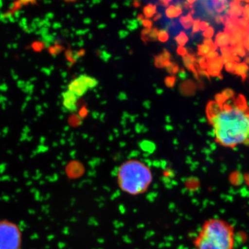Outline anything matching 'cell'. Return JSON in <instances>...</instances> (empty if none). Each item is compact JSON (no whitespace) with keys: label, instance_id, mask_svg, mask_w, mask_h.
<instances>
[{"label":"cell","instance_id":"obj_33","mask_svg":"<svg viewBox=\"0 0 249 249\" xmlns=\"http://www.w3.org/2000/svg\"><path fill=\"white\" fill-rule=\"evenodd\" d=\"M214 20L215 22L217 23V24H220L221 22V16L219 15H217V16H214Z\"/></svg>","mask_w":249,"mask_h":249},{"label":"cell","instance_id":"obj_1","mask_svg":"<svg viewBox=\"0 0 249 249\" xmlns=\"http://www.w3.org/2000/svg\"><path fill=\"white\" fill-rule=\"evenodd\" d=\"M206 116L218 143L231 148L249 145V107L243 95L230 89L218 93L208 104Z\"/></svg>","mask_w":249,"mask_h":249},{"label":"cell","instance_id":"obj_7","mask_svg":"<svg viewBox=\"0 0 249 249\" xmlns=\"http://www.w3.org/2000/svg\"><path fill=\"white\" fill-rule=\"evenodd\" d=\"M208 64V73L213 76H217L220 73L221 70L222 68L223 59L222 58H217L207 62Z\"/></svg>","mask_w":249,"mask_h":249},{"label":"cell","instance_id":"obj_6","mask_svg":"<svg viewBox=\"0 0 249 249\" xmlns=\"http://www.w3.org/2000/svg\"><path fill=\"white\" fill-rule=\"evenodd\" d=\"M67 90L80 98L83 97L85 93L88 92L89 89H88V86L85 85L83 80L81 79V78L78 76L70 82V84L67 86Z\"/></svg>","mask_w":249,"mask_h":249},{"label":"cell","instance_id":"obj_3","mask_svg":"<svg viewBox=\"0 0 249 249\" xmlns=\"http://www.w3.org/2000/svg\"><path fill=\"white\" fill-rule=\"evenodd\" d=\"M152 181L151 170L140 160H127L118 170L117 183L119 189L129 196L143 195L148 191Z\"/></svg>","mask_w":249,"mask_h":249},{"label":"cell","instance_id":"obj_5","mask_svg":"<svg viewBox=\"0 0 249 249\" xmlns=\"http://www.w3.org/2000/svg\"><path fill=\"white\" fill-rule=\"evenodd\" d=\"M62 108L67 112H75L78 110V98L68 90L62 93Z\"/></svg>","mask_w":249,"mask_h":249},{"label":"cell","instance_id":"obj_23","mask_svg":"<svg viewBox=\"0 0 249 249\" xmlns=\"http://www.w3.org/2000/svg\"><path fill=\"white\" fill-rule=\"evenodd\" d=\"M214 34V29L212 27H208L207 29L205 30L203 36H204L206 38H211L213 36Z\"/></svg>","mask_w":249,"mask_h":249},{"label":"cell","instance_id":"obj_28","mask_svg":"<svg viewBox=\"0 0 249 249\" xmlns=\"http://www.w3.org/2000/svg\"><path fill=\"white\" fill-rule=\"evenodd\" d=\"M177 52H178V55H181L183 57L186 55V54H188L186 49L184 47H180V46L178 47Z\"/></svg>","mask_w":249,"mask_h":249},{"label":"cell","instance_id":"obj_21","mask_svg":"<svg viewBox=\"0 0 249 249\" xmlns=\"http://www.w3.org/2000/svg\"><path fill=\"white\" fill-rule=\"evenodd\" d=\"M175 82H176V78L175 76L166 77L165 79V85L170 88H173Z\"/></svg>","mask_w":249,"mask_h":249},{"label":"cell","instance_id":"obj_2","mask_svg":"<svg viewBox=\"0 0 249 249\" xmlns=\"http://www.w3.org/2000/svg\"><path fill=\"white\" fill-rule=\"evenodd\" d=\"M235 243V228L220 218L204 221L193 241L195 249H234Z\"/></svg>","mask_w":249,"mask_h":249},{"label":"cell","instance_id":"obj_34","mask_svg":"<svg viewBox=\"0 0 249 249\" xmlns=\"http://www.w3.org/2000/svg\"><path fill=\"white\" fill-rule=\"evenodd\" d=\"M162 17V15L160 14V13H158V14H157V15H155V17H154V21H157L159 20V19H160Z\"/></svg>","mask_w":249,"mask_h":249},{"label":"cell","instance_id":"obj_20","mask_svg":"<svg viewBox=\"0 0 249 249\" xmlns=\"http://www.w3.org/2000/svg\"><path fill=\"white\" fill-rule=\"evenodd\" d=\"M141 147H142V150H146V151H153L155 149V145L153 142H147V141H144L141 143Z\"/></svg>","mask_w":249,"mask_h":249},{"label":"cell","instance_id":"obj_25","mask_svg":"<svg viewBox=\"0 0 249 249\" xmlns=\"http://www.w3.org/2000/svg\"><path fill=\"white\" fill-rule=\"evenodd\" d=\"M199 24H200V20L199 19L194 20L193 24V34H196V33L199 32V30H200L199 29Z\"/></svg>","mask_w":249,"mask_h":249},{"label":"cell","instance_id":"obj_36","mask_svg":"<svg viewBox=\"0 0 249 249\" xmlns=\"http://www.w3.org/2000/svg\"><path fill=\"white\" fill-rule=\"evenodd\" d=\"M186 2H188L189 4H194L195 2L196 1V0H186Z\"/></svg>","mask_w":249,"mask_h":249},{"label":"cell","instance_id":"obj_32","mask_svg":"<svg viewBox=\"0 0 249 249\" xmlns=\"http://www.w3.org/2000/svg\"><path fill=\"white\" fill-rule=\"evenodd\" d=\"M141 3H142V0H133V4L134 7L138 8L141 6Z\"/></svg>","mask_w":249,"mask_h":249},{"label":"cell","instance_id":"obj_10","mask_svg":"<svg viewBox=\"0 0 249 249\" xmlns=\"http://www.w3.org/2000/svg\"><path fill=\"white\" fill-rule=\"evenodd\" d=\"M183 8L181 6L170 5L169 7L165 10V16L169 19H173L178 17L183 12Z\"/></svg>","mask_w":249,"mask_h":249},{"label":"cell","instance_id":"obj_18","mask_svg":"<svg viewBox=\"0 0 249 249\" xmlns=\"http://www.w3.org/2000/svg\"><path fill=\"white\" fill-rule=\"evenodd\" d=\"M211 51H212L211 47L209 45H205V44L198 46V54L201 56L207 55Z\"/></svg>","mask_w":249,"mask_h":249},{"label":"cell","instance_id":"obj_29","mask_svg":"<svg viewBox=\"0 0 249 249\" xmlns=\"http://www.w3.org/2000/svg\"><path fill=\"white\" fill-rule=\"evenodd\" d=\"M243 16L246 20L248 21L249 22V5H247V6L244 8Z\"/></svg>","mask_w":249,"mask_h":249},{"label":"cell","instance_id":"obj_30","mask_svg":"<svg viewBox=\"0 0 249 249\" xmlns=\"http://www.w3.org/2000/svg\"><path fill=\"white\" fill-rule=\"evenodd\" d=\"M208 27H209V23L205 22V21L200 22V24H199V29L200 30L205 31Z\"/></svg>","mask_w":249,"mask_h":249},{"label":"cell","instance_id":"obj_19","mask_svg":"<svg viewBox=\"0 0 249 249\" xmlns=\"http://www.w3.org/2000/svg\"><path fill=\"white\" fill-rule=\"evenodd\" d=\"M169 39V34L166 30L159 31L158 40L161 42H165Z\"/></svg>","mask_w":249,"mask_h":249},{"label":"cell","instance_id":"obj_9","mask_svg":"<svg viewBox=\"0 0 249 249\" xmlns=\"http://www.w3.org/2000/svg\"><path fill=\"white\" fill-rule=\"evenodd\" d=\"M210 4L213 8L214 11L219 14L224 12L229 8L228 0H211Z\"/></svg>","mask_w":249,"mask_h":249},{"label":"cell","instance_id":"obj_4","mask_svg":"<svg viewBox=\"0 0 249 249\" xmlns=\"http://www.w3.org/2000/svg\"><path fill=\"white\" fill-rule=\"evenodd\" d=\"M22 231L17 223L0 220V249H22Z\"/></svg>","mask_w":249,"mask_h":249},{"label":"cell","instance_id":"obj_13","mask_svg":"<svg viewBox=\"0 0 249 249\" xmlns=\"http://www.w3.org/2000/svg\"><path fill=\"white\" fill-rule=\"evenodd\" d=\"M183 63H184L185 66L187 67L188 70L190 71L194 72L195 73H196V68H195L194 62H196V59L194 56L190 54H186V55L183 57Z\"/></svg>","mask_w":249,"mask_h":249},{"label":"cell","instance_id":"obj_15","mask_svg":"<svg viewBox=\"0 0 249 249\" xmlns=\"http://www.w3.org/2000/svg\"><path fill=\"white\" fill-rule=\"evenodd\" d=\"M157 14V6L149 4L143 8V16L146 18H151Z\"/></svg>","mask_w":249,"mask_h":249},{"label":"cell","instance_id":"obj_22","mask_svg":"<svg viewBox=\"0 0 249 249\" xmlns=\"http://www.w3.org/2000/svg\"><path fill=\"white\" fill-rule=\"evenodd\" d=\"M167 71L169 72L171 74H175V73H178V67L176 64L173 63L172 62L171 64L169 65V66L166 67Z\"/></svg>","mask_w":249,"mask_h":249},{"label":"cell","instance_id":"obj_37","mask_svg":"<svg viewBox=\"0 0 249 249\" xmlns=\"http://www.w3.org/2000/svg\"><path fill=\"white\" fill-rule=\"evenodd\" d=\"M62 1H66V2H74L77 0H62Z\"/></svg>","mask_w":249,"mask_h":249},{"label":"cell","instance_id":"obj_14","mask_svg":"<svg viewBox=\"0 0 249 249\" xmlns=\"http://www.w3.org/2000/svg\"><path fill=\"white\" fill-rule=\"evenodd\" d=\"M180 24H181L183 28L185 29H189L192 27V25L194 22V19H193V16L191 14H188L186 16H182L179 19Z\"/></svg>","mask_w":249,"mask_h":249},{"label":"cell","instance_id":"obj_17","mask_svg":"<svg viewBox=\"0 0 249 249\" xmlns=\"http://www.w3.org/2000/svg\"><path fill=\"white\" fill-rule=\"evenodd\" d=\"M159 30L157 28H151L148 35L145 37L144 42L146 43L147 41H155L158 39Z\"/></svg>","mask_w":249,"mask_h":249},{"label":"cell","instance_id":"obj_35","mask_svg":"<svg viewBox=\"0 0 249 249\" xmlns=\"http://www.w3.org/2000/svg\"><path fill=\"white\" fill-rule=\"evenodd\" d=\"M137 19H138L139 22L142 23V21L144 19L143 15H139L138 18H137Z\"/></svg>","mask_w":249,"mask_h":249},{"label":"cell","instance_id":"obj_31","mask_svg":"<svg viewBox=\"0 0 249 249\" xmlns=\"http://www.w3.org/2000/svg\"><path fill=\"white\" fill-rule=\"evenodd\" d=\"M182 7H184L185 9L188 10L193 9V5L188 4V3L186 2V1H183L182 4Z\"/></svg>","mask_w":249,"mask_h":249},{"label":"cell","instance_id":"obj_16","mask_svg":"<svg viewBox=\"0 0 249 249\" xmlns=\"http://www.w3.org/2000/svg\"><path fill=\"white\" fill-rule=\"evenodd\" d=\"M188 40L189 39H188V36L186 35V33L183 32V31L180 32L179 34L175 37V41L180 47H184L188 42Z\"/></svg>","mask_w":249,"mask_h":249},{"label":"cell","instance_id":"obj_12","mask_svg":"<svg viewBox=\"0 0 249 249\" xmlns=\"http://www.w3.org/2000/svg\"><path fill=\"white\" fill-rule=\"evenodd\" d=\"M85 85L88 86V89H94L95 88L98 86V81L97 79L87 74H82L79 76Z\"/></svg>","mask_w":249,"mask_h":249},{"label":"cell","instance_id":"obj_27","mask_svg":"<svg viewBox=\"0 0 249 249\" xmlns=\"http://www.w3.org/2000/svg\"><path fill=\"white\" fill-rule=\"evenodd\" d=\"M142 24L144 27L147 28V29H150L152 26V22L150 19H144L142 21Z\"/></svg>","mask_w":249,"mask_h":249},{"label":"cell","instance_id":"obj_24","mask_svg":"<svg viewBox=\"0 0 249 249\" xmlns=\"http://www.w3.org/2000/svg\"><path fill=\"white\" fill-rule=\"evenodd\" d=\"M218 53L217 52H214V51H211L209 53L206 55V59H207V61H212V60H214L217 58Z\"/></svg>","mask_w":249,"mask_h":249},{"label":"cell","instance_id":"obj_38","mask_svg":"<svg viewBox=\"0 0 249 249\" xmlns=\"http://www.w3.org/2000/svg\"><path fill=\"white\" fill-rule=\"evenodd\" d=\"M173 1V0H168V2H169V3L170 2V1Z\"/></svg>","mask_w":249,"mask_h":249},{"label":"cell","instance_id":"obj_8","mask_svg":"<svg viewBox=\"0 0 249 249\" xmlns=\"http://www.w3.org/2000/svg\"><path fill=\"white\" fill-rule=\"evenodd\" d=\"M170 53L167 50H164L163 53L160 55L155 57V66L158 68H163V67H167L169 66L172 63L170 61Z\"/></svg>","mask_w":249,"mask_h":249},{"label":"cell","instance_id":"obj_11","mask_svg":"<svg viewBox=\"0 0 249 249\" xmlns=\"http://www.w3.org/2000/svg\"><path fill=\"white\" fill-rule=\"evenodd\" d=\"M229 42H230V36L227 33L219 32L216 36L215 45L219 46V47H226L229 43Z\"/></svg>","mask_w":249,"mask_h":249},{"label":"cell","instance_id":"obj_26","mask_svg":"<svg viewBox=\"0 0 249 249\" xmlns=\"http://www.w3.org/2000/svg\"><path fill=\"white\" fill-rule=\"evenodd\" d=\"M237 24H240L241 27L244 28V29H249V22L245 19H240Z\"/></svg>","mask_w":249,"mask_h":249}]
</instances>
